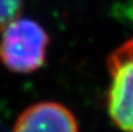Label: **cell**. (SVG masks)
Returning a JSON list of instances; mask_svg holds the SVG:
<instances>
[{
	"instance_id": "2",
	"label": "cell",
	"mask_w": 133,
	"mask_h": 132,
	"mask_svg": "<svg viewBox=\"0 0 133 132\" xmlns=\"http://www.w3.org/2000/svg\"><path fill=\"white\" fill-rule=\"evenodd\" d=\"M108 69L109 116L120 131L133 132V37L109 55Z\"/></svg>"
},
{
	"instance_id": "4",
	"label": "cell",
	"mask_w": 133,
	"mask_h": 132,
	"mask_svg": "<svg viewBox=\"0 0 133 132\" xmlns=\"http://www.w3.org/2000/svg\"><path fill=\"white\" fill-rule=\"evenodd\" d=\"M23 0H0V34L8 23L19 18Z\"/></svg>"
},
{
	"instance_id": "1",
	"label": "cell",
	"mask_w": 133,
	"mask_h": 132,
	"mask_svg": "<svg viewBox=\"0 0 133 132\" xmlns=\"http://www.w3.org/2000/svg\"><path fill=\"white\" fill-rule=\"evenodd\" d=\"M48 44L49 36L42 26L18 18L0 34V60L11 71L30 74L44 64Z\"/></svg>"
},
{
	"instance_id": "3",
	"label": "cell",
	"mask_w": 133,
	"mask_h": 132,
	"mask_svg": "<svg viewBox=\"0 0 133 132\" xmlns=\"http://www.w3.org/2000/svg\"><path fill=\"white\" fill-rule=\"evenodd\" d=\"M13 132H78L74 114L56 102H39L18 117Z\"/></svg>"
}]
</instances>
